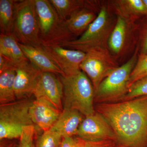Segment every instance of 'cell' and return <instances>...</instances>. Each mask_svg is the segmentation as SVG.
<instances>
[{
	"mask_svg": "<svg viewBox=\"0 0 147 147\" xmlns=\"http://www.w3.org/2000/svg\"><path fill=\"white\" fill-rule=\"evenodd\" d=\"M147 9V0H143Z\"/></svg>",
	"mask_w": 147,
	"mask_h": 147,
	"instance_id": "cell-32",
	"label": "cell"
},
{
	"mask_svg": "<svg viewBox=\"0 0 147 147\" xmlns=\"http://www.w3.org/2000/svg\"><path fill=\"white\" fill-rule=\"evenodd\" d=\"M90 9L84 7L75 11L65 21L69 30L73 36L84 33L96 18Z\"/></svg>",
	"mask_w": 147,
	"mask_h": 147,
	"instance_id": "cell-17",
	"label": "cell"
},
{
	"mask_svg": "<svg viewBox=\"0 0 147 147\" xmlns=\"http://www.w3.org/2000/svg\"><path fill=\"white\" fill-rule=\"evenodd\" d=\"M96 108L113 129L118 146L147 147V96Z\"/></svg>",
	"mask_w": 147,
	"mask_h": 147,
	"instance_id": "cell-1",
	"label": "cell"
},
{
	"mask_svg": "<svg viewBox=\"0 0 147 147\" xmlns=\"http://www.w3.org/2000/svg\"><path fill=\"white\" fill-rule=\"evenodd\" d=\"M7 140L1 141V147H18V144H17L15 142L7 141Z\"/></svg>",
	"mask_w": 147,
	"mask_h": 147,
	"instance_id": "cell-30",
	"label": "cell"
},
{
	"mask_svg": "<svg viewBox=\"0 0 147 147\" xmlns=\"http://www.w3.org/2000/svg\"><path fill=\"white\" fill-rule=\"evenodd\" d=\"M129 7L136 13L147 15V9L143 0L125 1Z\"/></svg>",
	"mask_w": 147,
	"mask_h": 147,
	"instance_id": "cell-27",
	"label": "cell"
},
{
	"mask_svg": "<svg viewBox=\"0 0 147 147\" xmlns=\"http://www.w3.org/2000/svg\"><path fill=\"white\" fill-rule=\"evenodd\" d=\"M43 50L60 69L64 76L74 75L81 71L80 65L86 53L60 45H42Z\"/></svg>",
	"mask_w": 147,
	"mask_h": 147,
	"instance_id": "cell-10",
	"label": "cell"
},
{
	"mask_svg": "<svg viewBox=\"0 0 147 147\" xmlns=\"http://www.w3.org/2000/svg\"><path fill=\"white\" fill-rule=\"evenodd\" d=\"M110 28L108 11L103 7L79 38L63 42L60 46L86 53L93 51H108Z\"/></svg>",
	"mask_w": 147,
	"mask_h": 147,
	"instance_id": "cell-4",
	"label": "cell"
},
{
	"mask_svg": "<svg viewBox=\"0 0 147 147\" xmlns=\"http://www.w3.org/2000/svg\"><path fill=\"white\" fill-rule=\"evenodd\" d=\"M18 43L29 61L42 72L64 76L63 72L43 50L42 46L34 47Z\"/></svg>",
	"mask_w": 147,
	"mask_h": 147,
	"instance_id": "cell-14",
	"label": "cell"
},
{
	"mask_svg": "<svg viewBox=\"0 0 147 147\" xmlns=\"http://www.w3.org/2000/svg\"><path fill=\"white\" fill-rule=\"evenodd\" d=\"M34 125H30L23 128L18 143V147H35L34 139L35 134Z\"/></svg>",
	"mask_w": 147,
	"mask_h": 147,
	"instance_id": "cell-25",
	"label": "cell"
},
{
	"mask_svg": "<svg viewBox=\"0 0 147 147\" xmlns=\"http://www.w3.org/2000/svg\"><path fill=\"white\" fill-rule=\"evenodd\" d=\"M117 143L113 140H104L99 142H88L80 138L78 147H117Z\"/></svg>",
	"mask_w": 147,
	"mask_h": 147,
	"instance_id": "cell-26",
	"label": "cell"
},
{
	"mask_svg": "<svg viewBox=\"0 0 147 147\" xmlns=\"http://www.w3.org/2000/svg\"><path fill=\"white\" fill-rule=\"evenodd\" d=\"M13 67L16 66L12 62L3 55H0V71Z\"/></svg>",
	"mask_w": 147,
	"mask_h": 147,
	"instance_id": "cell-29",
	"label": "cell"
},
{
	"mask_svg": "<svg viewBox=\"0 0 147 147\" xmlns=\"http://www.w3.org/2000/svg\"><path fill=\"white\" fill-rule=\"evenodd\" d=\"M13 35L21 44L42 46L34 0H15Z\"/></svg>",
	"mask_w": 147,
	"mask_h": 147,
	"instance_id": "cell-5",
	"label": "cell"
},
{
	"mask_svg": "<svg viewBox=\"0 0 147 147\" xmlns=\"http://www.w3.org/2000/svg\"><path fill=\"white\" fill-rule=\"evenodd\" d=\"M147 76V55H139L136 65L131 72L127 84L129 88L134 82Z\"/></svg>",
	"mask_w": 147,
	"mask_h": 147,
	"instance_id": "cell-23",
	"label": "cell"
},
{
	"mask_svg": "<svg viewBox=\"0 0 147 147\" xmlns=\"http://www.w3.org/2000/svg\"><path fill=\"white\" fill-rule=\"evenodd\" d=\"M58 15L64 21L75 11L85 7L86 3L81 0H49Z\"/></svg>",
	"mask_w": 147,
	"mask_h": 147,
	"instance_id": "cell-21",
	"label": "cell"
},
{
	"mask_svg": "<svg viewBox=\"0 0 147 147\" xmlns=\"http://www.w3.org/2000/svg\"><path fill=\"white\" fill-rule=\"evenodd\" d=\"M59 76L63 87V110H76L85 117L95 113L94 90L86 74L81 71L71 76Z\"/></svg>",
	"mask_w": 147,
	"mask_h": 147,
	"instance_id": "cell-2",
	"label": "cell"
},
{
	"mask_svg": "<svg viewBox=\"0 0 147 147\" xmlns=\"http://www.w3.org/2000/svg\"><path fill=\"white\" fill-rule=\"evenodd\" d=\"M138 57L134 54L126 63L113 69L99 84L94 92V97L99 101L114 100L123 97L128 90L129 76L136 65Z\"/></svg>",
	"mask_w": 147,
	"mask_h": 147,
	"instance_id": "cell-7",
	"label": "cell"
},
{
	"mask_svg": "<svg viewBox=\"0 0 147 147\" xmlns=\"http://www.w3.org/2000/svg\"><path fill=\"white\" fill-rule=\"evenodd\" d=\"M84 116L76 110L63 109L52 128L59 133L62 138L77 135Z\"/></svg>",
	"mask_w": 147,
	"mask_h": 147,
	"instance_id": "cell-15",
	"label": "cell"
},
{
	"mask_svg": "<svg viewBox=\"0 0 147 147\" xmlns=\"http://www.w3.org/2000/svg\"><path fill=\"white\" fill-rule=\"evenodd\" d=\"M42 45H60L74 40L65 21L60 17L49 0H34Z\"/></svg>",
	"mask_w": 147,
	"mask_h": 147,
	"instance_id": "cell-3",
	"label": "cell"
},
{
	"mask_svg": "<svg viewBox=\"0 0 147 147\" xmlns=\"http://www.w3.org/2000/svg\"><path fill=\"white\" fill-rule=\"evenodd\" d=\"M126 29L125 20L121 16H119L115 26L110 32L108 40V47L115 54L119 53L123 47Z\"/></svg>",
	"mask_w": 147,
	"mask_h": 147,
	"instance_id": "cell-20",
	"label": "cell"
},
{
	"mask_svg": "<svg viewBox=\"0 0 147 147\" xmlns=\"http://www.w3.org/2000/svg\"><path fill=\"white\" fill-rule=\"evenodd\" d=\"M80 138L78 137L63 138L60 147H78Z\"/></svg>",
	"mask_w": 147,
	"mask_h": 147,
	"instance_id": "cell-28",
	"label": "cell"
},
{
	"mask_svg": "<svg viewBox=\"0 0 147 147\" xmlns=\"http://www.w3.org/2000/svg\"><path fill=\"white\" fill-rule=\"evenodd\" d=\"M61 112L41 99H36L32 102L29 114L34 125L43 131L53 127Z\"/></svg>",
	"mask_w": 147,
	"mask_h": 147,
	"instance_id": "cell-13",
	"label": "cell"
},
{
	"mask_svg": "<svg viewBox=\"0 0 147 147\" xmlns=\"http://www.w3.org/2000/svg\"><path fill=\"white\" fill-rule=\"evenodd\" d=\"M16 67L0 71V105L16 100L14 90Z\"/></svg>",
	"mask_w": 147,
	"mask_h": 147,
	"instance_id": "cell-18",
	"label": "cell"
},
{
	"mask_svg": "<svg viewBox=\"0 0 147 147\" xmlns=\"http://www.w3.org/2000/svg\"><path fill=\"white\" fill-rule=\"evenodd\" d=\"M14 90L16 100L33 95L42 71L30 61L16 66Z\"/></svg>",
	"mask_w": 147,
	"mask_h": 147,
	"instance_id": "cell-12",
	"label": "cell"
},
{
	"mask_svg": "<svg viewBox=\"0 0 147 147\" xmlns=\"http://www.w3.org/2000/svg\"><path fill=\"white\" fill-rule=\"evenodd\" d=\"M141 54L147 55V32L143 42Z\"/></svg>",
	"mask_w": 147,
	"mask_h": 147,
	"instance_id": "cell-31",
	"label": "cell"
},
{
	"mask_svg": "<svg viewBox=\"0 0 147 147\" xmlns=\"http://www.w3.org/2000/svg\"><path fill=\"white\" fill-rule=\"evenodd\" d=\"M0 55L8 59L16 67L29 61L13 34L0 35Z\"/></svg>",
	"mask_w": 147,
	"mask_h": 147,
	"instance_id": "cell-16",
	"label": "cell"
},
{
	"mask_svg": "<svg viewBox=\"0 0 147 147\" xmlns=\"http://www.w3.org/2000/svg\"><path fill=\"white\" fill-rule=\"evenodd\" d=\"M144 96H147V76L139 79L129 87L123 97L128 100Z\"/></svg>",
	"mask_w": 147,
	"mask_h": 147,
	"instance_id": "cell-24",
	"label": "cell"
},
{
	"mask_svg": "<svg viewBox=\"0 0 147 147\" xmlns=\"http://www.w3.org/2000/svg\"><path fill=\"white\" fill-rule=\"evenodd\" d=\"M15 0H0L1 34H13Z\"/></svg>",
	"mask_w": 147,
	"mask_h": 147,
	"instance_id": "cell-19",
	"label": "cell"
},
{
	"mask_svg": "<svg viewBox=\"0 0 147 147\" xmlns=\"http://www.w3.org/2000/svg\"><path fill=\"white\" fill-rule=\"evenodd\" d=\"M62 138L59 133L51 128L38 137L35 147H60Z\"/></svg>",
	"mask_w": 147,
	"mask_h": 147,
	"instance_id": "cell-22",
	"label": "cell"
},
{
	"mask_svg": "<svg viewBox=\"0 0 147 147\" xmlns=\"http://www.w3.org/2000/svg\"><path fill=\"white\" fill-rule=\"evenodd\" d=\"M117 147H118V146Z\"/></svg>",
	"mask_w": 147,
	"mask_h": 147,
	"instance_id": "cell-33",
	"label": "cell"
},
{
	"mask_svg": "<svg viewBox=\"0 0 147 147\" xmlns=\"http://www.w3.org/2000/svg\"><path fill=\"white\" fill-rule=\"evenodd\" d=\"M77 136L88 142L113 140L116 137L108 122L98 113H95L84 117L78 129Z\"/></svg>",
	"mask_w": 147,
	"mask_h": 147,
	"instance_id": "cell-9",
	"label": "cell"
},
{
	"mask_svg": "<svg viewBox=\"0 0 147 147\" xmlns=\"http://www.w3.org/2000/svg\"><path fill=\"white\" fill-rule=\"evenodd\" d=\"M33 95L36 99L45 100L61 112L63 110V87L59 75L41 72Z\"/></svg>",
	"mask_w": 147,
	"mask_h": 147,
	"instance_id": "cell-11",
	"label": "cell"
},
{
	"mask_svg": "<svg viewBox=\"0 0 147 147\" xmlns=\"http://www.w3.org/2000/svg\"><path fill=\"white\" fill-rule=\"evenodd\" d=\"M115 64L108 51H93L86 53L80 69L91 81L94 92L101 82L114 69Z\"/></svg>",
	"mask_w": 147,
	"mask_h": 147,
	"instance_id": "cell-8",
	"label": "cell"
},
{
	"mask_svg": "<svg viewBox=\"0 0 147 147\" xmlns=\"http://www.w3.org/2000/svg\"><path fill=\"white\" fill-rule=\"evenodd\" d=\"M29 98L0 105V140L20 139L23 128L34 125L29 109Z\"/></svg>",
	"mask_w": 147,
	"mask_h": 147,
	"instance_id": "cell-6",
	"label": "cell"
}]
</instances>
